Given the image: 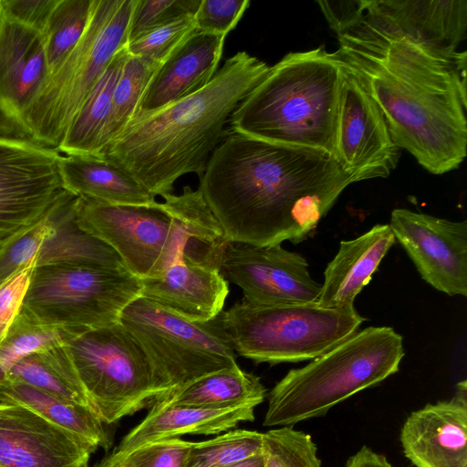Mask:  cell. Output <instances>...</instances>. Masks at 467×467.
Instances as JSON below:
<instances>
[{"mask_svg":"<svg viewBox=\"0 0 467 467\" xmlns=\"http://www.w3.org/2000/svg\"><path fill=\"white\" fill-rule=\"evenodd\" d=\"M337 38L333 57L379 107L396 146L432 174L457 169L467 153L466 52L421 47L364 17Z\"/></svg>","mask_w":467,"mask_h":467,"instance_id":"1","label":"cell"},{"mask_svg":"<svg viewBox=\"0 0 467 467\" xmlns=\"http://www.w3.org/2000/svg\"><path fill=\"white\" fill-rule=\"evenodd\" d=\"M351 183L323 150L231 131L198 189L227 243L263 246L306 240Z\"/></svg>","mask_w":467,"mask_h":467,"instance_id":"2","label":"cell"},{"mask_svg":"<svg viewBox=\"0 0 467 467\" xmlns=\"http://www.w3.org/2000/svg\"><path fill=\"white\" fill-rule=\"evenodd\" d=\"M269 66L245 51L227 58L201 90L151 112L136 115L102 150L153 196L171 193L188 173L201 177L242 100Z\"/></svg>","mask_w":467,"mask_h":467,"instance_id":"3","label":"cell"},{"mask_svg":"<svg viewBox=\"0 0 467 467\" xmlns=\"http://www.w3.org/2000/svg\"><path fill=\"white\" fill-rule=\"evenodd\" d=\"M342 67L323 46L290 52L233 112L234 132L335 155Z\"/></svg>","mask_w":467,"mask_h":467,"instance_id":"4","label":"cell"},{"mask_svg":"<svg viewBox=\"0 0 467 467\" xmlns=\"http://www.w3.org/2000/svg\"><path fill=\"white\" fill-rule=\"evenodd\" d=\"M402 337L390 327L358 330L308 364L289 370L267 395L263 425L293 426L395 374L404 357Z\"/></svg>","mask_w":467,"mask_h":467,"instance_id":"5","label":"cell"},{"mask_svg":"<svg viewBox=\"0 0 467 467\" xmlns=\"http://www.w3.org/2000/svg\"><path fill=\"white\" fill-rule=\"evenodd\" d=\"M136 0H92L77 45L43 79L22 114L19 129L57 149L78 111L115 55L129 43Z\"/></svg>","mask_w":467,"mask_h":467,"instance_id":"6","label":"cell"},{"mask_svg":"<svg viewBox=\"0 0 467 467\" xmlns=\"http://www.w3.org/2000/svg\"><path fill=\"white\" fill-rule=\"evenodd\" d=\"M213 320L235 353L276 365L321 356L358 331L365 318L354 306L327 308L317 301L254 306L241 300Z\"/></svg>","mask_w":467,"mask_h":467,"instance_id":"7","label":"cell"},{"mask_svg":"<svg viewBox=\"0 0 467 467\" xmlns=\"http://www.w3.org/2000/svg\"><path fill=\"white\" fill-rule=\"evenodd\" d=\"M64 348L81 390L105 424L160 400L147 355L119 321L65 333Z\"/></svg>","mask_w":467,"mask_h":467,"instance_id":"8","label":"cell"},{"mask_svg":"<svg viewBox=\"0 0 467 467\" xmlns=\"http://www.w3.org/2000/svg\"><path fill=\"white\" fill-rule=\"evenodd\" d=\"M119 322L150 360L159 401L202 377L238 365L235 352L213 319L192 321L139 296L123 309Z\"/></svg>","mask_w":467,"mask_h":467,"instance_id":"9","label":"cell"},{"mask_svg":"<svg viewBox=\"0 0 467 467\" xmlns=\"http://www.w3.org/2000/svg\"><path fill=\"white\" fill-rule=\"evenodd\" d=\"M140 292V279L127 269L35 266L21 312L74 334L119 321L123 309Z\"/></svg>","mask_w":467,"mask_h":467,"instance_id":"10","label":"cell"},{"mask_svg":"<svg viewBox=\"0 0 467 467\" xmlns=\"http://www.w3.org/2000/svg\"><path fill=\"white\" fill-rule=\"evenodd\" d=\"M159 203L112 205L78 196L76 218L84 231L112 248L127 270L141 280L161 275L190 252L182 226Z\"/></svg>","mask_w":467,"mask_h":467,"instance_id":"11","label":"cell"},{"mask_svg":"<svg viewBox=\"0 0 467 467\" xmlns=\"http://www.w3.org/2000/svg\"><path fill=\"white\" fill-rule=\"evenodd\" d=\"M55 149L0 136V247L39 223L66 192Z\"/></svg>","mask_w":467,"mask_h":467,"instance_id":"12","label":"cell"},{"mask_svg":"<svg viewBox=\"0 0 467 467\" xmlns=\"http://www.w3.org/2000/svg\"><path fill=\"white\" fill-rule=\"evenodd\" d=\"M219 270L227 282L242 289V300L254 306L316 302L321 292L306 259L281 244L227 243Z\"/></svg>","mask_w":467,"mask_h":467,"instance_id":"13","label":"cell"},{"mask_svg":"<svg viewBox=\"0 0 467 467\" xmlns=\"http://www.w3.org/2000/svg\"><path fill=\"white\" fill-rule=\"evenodd\" d=\"M341 67L334 158L352 182L387 178L398 164L400 148L374 100L356 77Z\"/></svg>","mask_w":467,"mask_h":467,"instance_id":"14","label":"cell"},{"mask_svg":"<svg viewBox=\"0 0 467 467\" xmlns=\"http://www.w3.org/2000/svg\"><path fill=\"white\" fill-rule=\"evenodd\" d=\"M389 227L421 278L448 296H467V222H453L404 208Z\"/></svg>","mask_w":467,"mask_h":467,"instance_id":"15","label":"cell"},{"mask_svg":"<svg viewBox=\"0 0 467 467\" xmlns=\"http://www.w3.org/2000/svg\"><path fill=\"white\" fill-rule=\"evenodd\" d=\"M87 444L0 393V467H87Z\"/></svg>","mask_w":467,"mask_h":467,"instance_id":"16","label":"cell"},{"mask_svg":"<svg viewBox=\"0 0 467 467\" xmlns=\"http://www.w3.org/2000/svg\"><path fill=\"white\" fill-rule=\"evenodd\" d=\"M404 455L416 467H467V384L447 400L413 411L400 431Z\"/></svg>","mask_w":467,"mask_h":467,"instance_id":"17","label":"cell"},{"mask_svg":"<svg viewBox=\"0 0 467 467\" xmlns=\"http://www.w3.org/2000/svg\"><path fill=\"white\" fill-rule=\"evenodd\" d=\"M364 18L421 47L453 52L466 38L467 1L368 0Z\"/></svg>","mask_w":467,"mask_h":467,"instance_id":"18","label":"cell"},{"mask_svg":"<svg viewBox=\"0 0 467 467\" xmlns=\"http://www.w3.org/2000/svg\"><path fill=\"white\" fill-rule=\"evenodd\" d=\"M140 282V296L197 322L214 319L229 293L219 267L182 254L161 275Z\"/></svg>","mask_w":467,"mask_h":467,"instance_id":"19","label":"cell"},{"mask_svg":"<svg viewBox=\"0 0 467 467\" xmlns=\"http://www.w3.org/2000/svg\"><path fill=\"white\" fill-rule=\"evenodd\" d=\"M47 74L42 34L13 20L0 7V114L19 128Z\"/></svg>","mask_w":467,"mask_h":467,"instance_id":"20","label":"cell"},{"mask_svg":"<svg viewBox=\"0 0 467 467\" xmlns=\"http://www.w3.org/2000/svg\"><path fill=\"white\" fill-rule=\"evenodd\" d=\"M133 428L107 458L118 462L150 442L184 434L213 435L228 431L243 421L254 420L253 405L206 408L161 400Z\"/></svg>","mask_w":467,"mask_h":467,"instance_id":"21","label":"cell"},{"mask_svg":"<svg viewBox=\"0 0 467 467\" xmlns=\"http://www.w3.org/2000/svg\"><path fill=\"white\" fill-rule=\"evenodd\" d=\"M226 36L195 31L155 71L134 116L163 108L213 79Z\"/></svg>","mask_w":467,"mask_h":467,"instance_id":"22","label":"cell"},{"mask_svg":"<svg viewBox=\"0 0 467 467\" xmlns=\"http://www.w3.org/2000/svg\"><path fill=\"white\" fill-rule=\"evenodd\" d=\"M395 241L389 224H376L355 239L341 241L324 272L318 304L338 309L354 306L356 296L370 282Z\"/></svg>","mask_w":467,"mask_h":467,"instance_id":"23","label":"cell"},{"mask_svg":"<svg viewBox=\"0 0 467 467\" xmlns=\"http://www.w3.org/2000/svg\"><path fill=\"white\" fill-rule=\"evenodd\" d=\"M77 198L66 191L47 213L51 232L36 254V266L78 265L127 269L112 248L78 225Z\"/></svg>","mask_w":467,"mask_h":467,"instance_id":"24","label":"cell"},{"mask_svg":"<svg viewBox=\"0 0 467 467\" xmlns=\"http://www.w3.org/2000/svg\"><path fill=\"white\" fill-rule=\"evenodd\" d=\"M59 171L64 189L77 196L112 205L155 207L159 203L131 175L99 158L61 154Z\"/></svg>","mask_w":467,"mask_h":467,"instance_id":"25","label":"cell"},{"mask_svg":"<svg viewBox=\"0 0 467 467\" xmlns=\"http://www.w3.org/2000/svg\"><path fill=\"white\" fill-rule=\"evenodd\" d=\"M0 393L73 435L93 451L109 445L105 423L88 407L65 400L23 382L6 379L0 380Z\"/></svg>","mask_w":467,"mask_h":467,"instance_id":"26","label":"cell"},{"mask_svg":"<svg viewBox=\"0 0 467 467\" xmlns=\"http://www.w3.org/2000/svg\"><path fill=\"white\" fill-rule=\"evenodd\" d=\"M128 57L126 47L113 57L87 97L56 150L65 155L99 157L113 92Z\"/></svg>","mask_w":467,"mask_h":467,"instance_id":"27","label":"cell"},{"mask_svg":"<svg viewBox=\"0 0 467 467\" xmlns=\"http://www.w3.org/2000/svg\"><path fill=\"white\" fill-rule=\"evenodd\" d=\"M161 197L159 207L182 226L189 238L187 257L219 267L227 242L200 190L184 186L181 194L171 192Z\"/></svg>","mask_w":467,"mask_h":467,"instance_id":"28","label":"cell"},{"mask_svg":"<svg viewBox=\"0 0 467 467\" xmlns=\"http://www.w3.org/2000/svg\"><path fill=\"white\" fill-rule=\"evenodd\" d=\"M265 397L260 378L237 365L202 377L164 400L206 408L257 407Z\"/></svg>","mask_w":467,"mask_h":467,"instance_id":"29","label":"cell"},{"mask_svg":"<svg viewBox=\"0 0 467 467\" xmlns=\"http://www.w3.org/2000/svg\"><path fill=\"white\" fill-rule=\"evenodd\" d=\"M4 379L23 382L92 410L73 373L64 343L23 358Z\"/></svg>","mask_w":467,"mask_h":467,"instance_id":"30","label":"cell"},{"mask_svg":"<svg viewBox=\"0 0 467 467\" xmlns=\"http://www.w3.org/2000/svg\"><path fill=\"white\" fill-rule=\"evenodd\" d=\"M160 66L128 54L113 92L110 115L102 137L99 157L106 146L122 132L134 117L142 96Z\"/></svg>","mask_w":467,"mask_h":467,"instance_id":"31","label":"cell"},{"mask_svg":"<svg viewBox=\"0 0 467 467\" xmlns=\"http://www.w3.org/2000/svg\"><path fill=\"white\" fill-rule=\"evenodd\" d=\"M92 0H57L42 33L47 73L77 45L88 22Z\"/></svg>","mask_w":467,"mask_h":467,"instance_id":"32","label":"cell"},{"mask_svg":"<svg viewBox=\"0 0 467 467\" xmlns=\"http://www.w3.org/2000/svg\"><path fill=\"white\" fill-rule=\"evenodd\" d=\"M65 332L43 325L20 312L0 345V380L23 358L58 347Z\"/></svg>","mask_w":467,"mask_h":467,"instance_id":"33","label":"cell"},{"mask_svg":"<svg viewBox=\"0 0 467 467\" xmlns=\"http://www.w3.org/2000/svg\"><path fill=\"white\" fill-rule=\"evenodd\" d=\"M263 433L230 430L203 441L193 442L185 467H229L262 451Z\"/></svg>","mask_w":467,"mask_h":467,"instance_id":"34","label":"cell"},{"mask_svg":"<svg viewBox=\"0 0 467 467\" xmlns=\"http://www.w3.org/2000/svg\"><path fill=\"white\" fill-rule=\"evenodd\" d=\"M262 453L265 467H321L311 436L293 426L264 432Z\"/></svg>","mask_w":467,"mask_h":467,"instance_id":"35","label":"cell"},{"mask_svg":"<svg viewBox=\"0 0 467 467\" xmlns=\"http://www.w3.org/2000/svg\"><path fill=\"white\" fill-rule=\"evenodd\" d=\"M195 31L194 15L182 16L140 35L127 44V52L161 65Z\"/></svg>","mask_w":467,"mask_h":467,"instance_id":"36","label":"cell"},{"mask_svg":"<svg viewBox=\"0 0 467 467\" xmlns=\"http://www.w3.org/2000/svg\"><path fill=\"white\" fill-rule=\"evenodd\" d=\"M201 0H136L129 42L144 32L176 17L194 15Z\"/></svg>","mask_w":467,"mask_h":467,"instance_id":"37","label":"cell"},{"mask_svg":"<svg viewBox=\"0 0 467 467\" xmlns=\"http://www.w3.org/2000/svg\"><path fill=\"white\" fill-rule=\"evenodd\" d=\"M50 232L51 226L45 216L0 247V283L36 256Z\"/></svg>","mask_w":467,"mask_h":467,"instance_id":"38","label":"cell"},{"mask_svg":"<svg viewBox=\"0 0 467 467\" xmlns=\"http://www.w3.org/2000/svg\"><path fill=\"white\" fill-rule=\"evenodd\" d=\"M250 5L249 0H201L194 14L199 32L226 36Z\"/></svg>","mask_w":467,"mask_h":467,"instance_id":"39","label":"cell"},{"mask_svg":"<svg viewBox=\"0 0 467 467\" xmlns=\"http://www.w3.org/2000/svg\"><path fill=\"white\" fill-rule=\"evenodd\" d=\"M192 443L181 438L162 439L140 447L123 459L134 467H185Z\"/></svg>","mask_w":467,"mask_h":467,"instance_id":"40","label":"cell"},{"mask_svg":"<svg viewBox=\"0 0 467 467\" xmlns=\"http://www.w3.org/2000/svg\"><path fill=\"white\" fill-rule=\"evenodd\" d=\"M36 256L0 283V345L20 314Z\"/></svg>","mask_w":467,"mask_h":467,"instance_id":"41","label":"cell"},{"mask_svg":"<svg viewBox=\"0 0 467 467\" xmlns=\"http://www.w3.org/2000/svg\"><path fill=\"white\" fill-rule=\"evenodd\" d=\"M57 0H0L4 13L27 27L41 34Z\"/></svg>","mask_w":467,"mask_h":467,"instance_id":"42","label":"cell"},{"mask_svg":"<svg viewBox=\"0 0 467 467\" xmlns=\"http://www.w3.org/2000/svg\"><path fill=\"white\" fill-rule=\"evenodd\" d=\"M329 27L340 36L362 20L368 0L317 1Z\"/></svg>","mask_w":467,"mask_h":467,"instance_id":"43","label":"cell"},{"mask_svg":"<svg viewBox=\"0 0 467 467\" xmlns=\"http://www.w3.org/2000/svg\"><path fill=\"white\" fill-rule=\"evenodd\" d=\"M345 467H394L388 459L380 453L363 446L347 462Z\"/></svg>","mask_w":467,"mask_h":467,"instance_id":"44","label":"cell"},{"mask_svg":"<svg viewBox=\"0 0 467 467\" xmlns=\"http://www.w3.org/2000/svg\"><path fill=\"white\" fill-rule=\"evenodd\" d=\"M229 467H265L262 451Z\"/></svg>","mask_w":467,"mask_h":467,"instance_id":"45","label":"cell"},{"mask_svg":"<svg viewBox=\"0 0 467 467\" xmlns=\"http://www.w3.org/2000/svg\"><path fill=\"white\" fill-rule=\"evenodd\" d=\"M94 467H134L127 459L114 462L110 461L107 457L104 458L100 462L96 464Z\"/></svg>","mask_w":467,"mask_h":467,"instance_id":"46","label":"cell"}]
</instances>
